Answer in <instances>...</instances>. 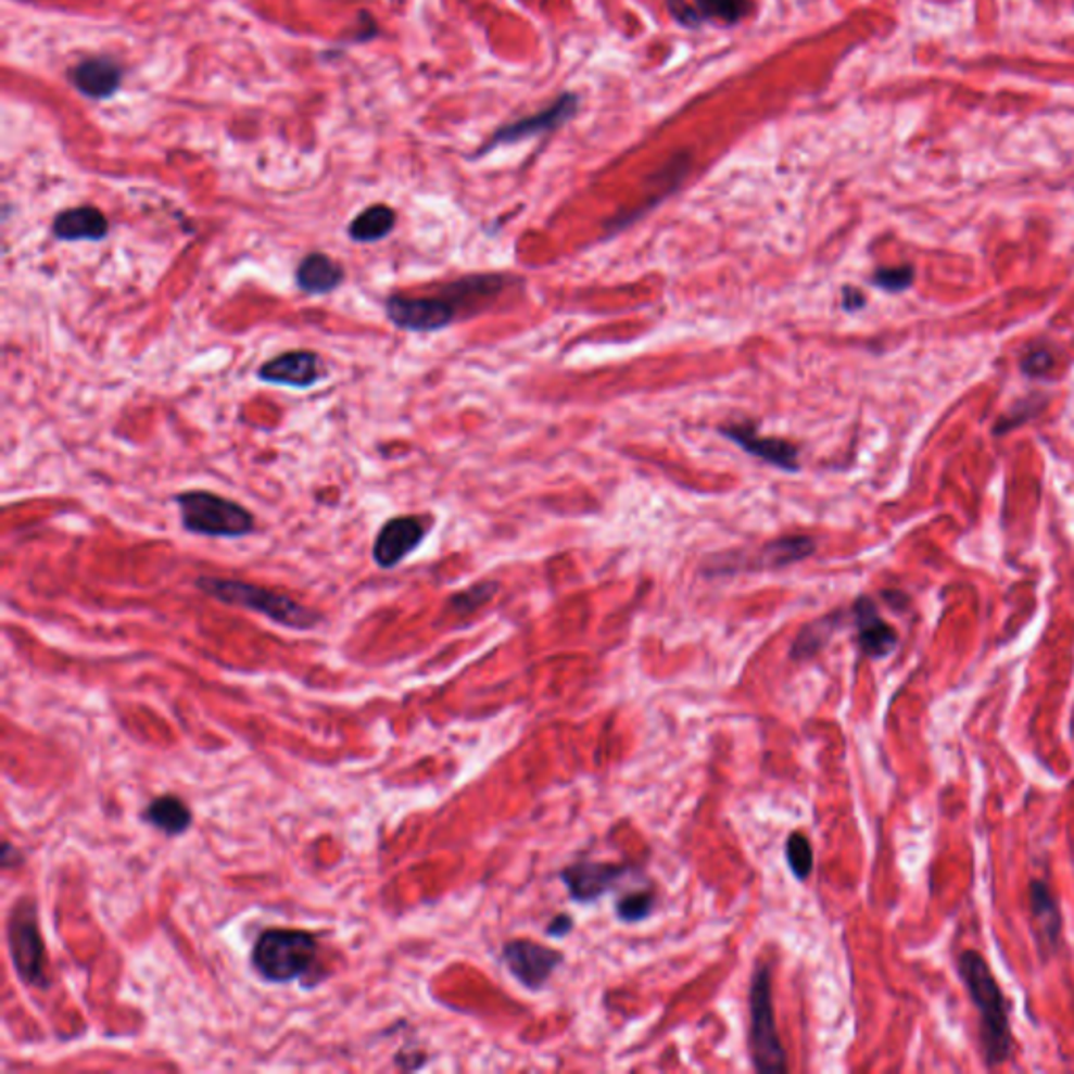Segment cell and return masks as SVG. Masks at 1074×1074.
I'll list each match as a JSON object with an SVG mask.
<instances>
[{
	"mask_svg": "<svg viewBox=\"0 0 1074 1074\" xmlns=\"http://www.w3.org/2000/svg\"><path fill=\"white\" fill-rule=\"evenodd\" d=\"M957 972L968 988L974 1008L978 1010V1044L984 1064L988 1069H999L1013 1053L1008 999L981 952L972 949L961 952L957 957Z\"/></svg>",
	"mask_w": 1074,
	"mask_h": 1074,
	"instance_id": "6da1fadb",
	"label": "cell"
},
{
	"mask_svg": "<svg viewBox=\"0 0 1074 1074\" xmlns=\"http://www.w3.org/2000/svg\"><path fill=\"white\" fill-rule=\"evenodd\" d=\"M195 587L223 605L256 611L290 630H311L321 621V615L315 609H308L305 605L296 603L288 594H281L256 583L202 576L195 580Z\"/></svg>",
	"mask_w": 1074,
	"mask_h": 1074,
	"instance_id": "7a4b0ae2",
	"label": "cell"
},
{
	"mask_svg": "<svg viewBox=\"0 0 1074 1074\" xmlns=\"http://www.w3.org/2000/svg\"><path fill=\"white\" fill-rule=\"evenodd\" d=\"M173 502L179 506L185 531L193 535L236 540L247 538L256 527L247 506L215 492L187 490L175 493Z\"/></svg>",
	"mask_w": 1074,
	"mask_h": 1074,
	"instance_id": "3957f363",
	"label": "cell"
},
{
	"mask_svg": "<svg viewBox=\"0 0 1074 1074\" xmlns=\"http://www.w3.org/2000/svg\"><path fill=\"white\" fill-rule=\"evenodd\" d=\"M317 957V940L303 930H267L258 936L252 963L271 983H290L307 974Z\"/></svg>",
	"mask_w": 1074,
	"mask_h": 1074,
	"instance_id": "277c9868",
	"label": "cell"
},
{
	"mask_svg": "<svg viewBox=\"0 0 1074 1074\" xmlns=\"http://www.w3.org/2000/svg\"><path fill=\"white\" fill-rule=\"evenodd\" d=\"M749 1053L758 1073H787V1056L781 1044L768 968H758L749 988Z\"/></svg>",
	"mask_w": 1074,
	"mask_h": 1074,
	"instance_id": "5b68a950",
	"label": "cell"
},
{
	"mask_svg": "<svg viewBox=\"0 0 1074 1074\" xmlns=\"http://www.w3.org/2000/svg\"><path fill=\"white\" fill-rule=\"evenodd\" d=\"M384 311L389 321L405 332H439L452 326L460 317L456 299L443 288L437 296H407L393 294L387 299Z\"/></svg>",
	"mask_w": 1074,
	"mask_h": 1074,
	"instance_id": "8992f818",
	"label": "cell"
},
{
	"mask_svg": "<svg viewBox=\"0 0 1074 1074\" xmlns=\"http://www.w3.org/2000/svg\"><path fill=\"white\" fill-rule=\"evenodd\" d=\"M9 949L17 974L38 988H47L45 976V945L38 927L36 907L31 902H20L9 920Z\"/></svg>",
	"mask_w": 1074,
	"mask_h": 1074,
	"instance_id": "52a82bcc",
	"label": "cell"
},
{
	"mask_svg": "<svg viewBox=\"0 0 1074 1074\" xmlns=\"http://www.w3.org/2000/svg\"><path fill=\"white\" fill-rule=\"evenodd\" d=\"M814 551L817 544L810 535H785L768 542L751 556L745 553H726L724 558L716 556V563H711V573L783 569L808 558L810 554H814Z\"/></svg>",
	"mask_w": 1074,
	"mask_h": 1074,
	"instance_id": "ba28073f",
	"label": "cell"
},
{
	"mask_svg": "<svg viewBox=\"0 0 1074 1074\" xmlns=\"http://www.w3.org/2000/svg\"><path fill=\"white\" fill-rule=\"evenodd\" d=\"M429 533V527L420 517H395L389 519L380 527L371 556L374 563L380 569H395L407 556L416 553L425 538Z\"/></svg>",
	"mask_w": 1074,
	"mask_h": 1074,
	"instance_id": "9c48e42d",
	"label": "cell"
},
{
	"mask_svg": "<svg viewBox=\"0 0 1074 1074\" xmlns=\"http://www.w3.org/2000/svg\"><path fill=\"white\" fill-rule=\"evenodd\" d=\"M502 955L510 974L529 990H540L563 963V952L533 940H510Z\"/></svg>",
	"mask_w": 1074,
	"mask_h": 1074,
	"instance_id": "30bf717a",
	"label": "cell"
},
{
	"mask_svg": "<svg viewBox=\"0 0 1074 1074\" xmlns=\"http://www.w3.org/2000/svg\"><path fill=\"white\" fill-rule=\"evenodd\" d=\"M632 871L630 864L617 862H598V860H580L560 871V880L567 886L573 900L590 905L605 896L615 884Z\"/></svg>",
	"mask_w": 1074,
	"mask_h": 1074,
	"instance_id": "8fae6325",
	"label": "cell"
},
{
	"mask_svg": "<svg viewBox=\"0 0 1074 1074\" xmlns=\"http://www.w3.org/2000/svg\"><path fill=\"white\" fill-rule=\"evenodd\" d=\"M256 376L261 382L276 387L311 389L319 380H324L326 368H324V359L315 351L296 349V351H286L274 359L265 362L256 371Z\"/></svg>",
	"mask_w": 1074,
	"mask_h": 1074,
	"instance_id": "7c38bea8",
	"label": "cell"
},
{
	"mask_svg": "<svg viewBox=\"0 0 1074 1074\" xmlns=\"http://www.w3.org/2000/svg\"><path fill=\"white\" fill-rule=\"evenodd\" d=\"M580 108V99L578 94L573 92H565L560 94L556 101H554L551 108L533 114V116H527L522 121H517V123L506 124L502 126L500 130L493 132L492 141L490 146L485 148L492 150L495 146H508V143H519V141H525V139H531V137H538V135H546L551 132L554 128L563 126L565 123H569L576 112Z\"/></svg>",
	"mask_w": 1074,
	"mask_h": 1074,
	"instance_id": "4fadbf2b",
	"label": "cell"
},
{
	"mask_svg": "<svg viewBox=\"0 0 1074 1074\" xmlns=\"http://www.w3.org/2000/svg\"><path fill=\"white\" fill-rule=\"evenodd\" d=\"M720 434L733 441L738 450L745 454L767 462L774 468L787 470V472H798L799 450L783 439H772V437H760L756 432L754 425H731V427H720Z\"/></svg>",
	"mask_w": 1074,
	"mask_h": 1074,
	"instance_id": "5bb4252c",
	"label": "cell"
},
{
	"mask_svg": "<svg viewBox=\"0 0 1074 1074\" xmlns=\"http://www.w3.org/2000/svg\"><path fill=\"white\" fill-rule=\"evenodd\" d=\"M1028 902H1031L1033 932L1039 951L1044 952L1045 957H1049L1058 951L1062 940V911L1058 898L1045 882L1035 880L1028 886Z\"/></svg>",
	"mask_w": 1074,
	"mask_h": 1074,
	"instance_id": "9a60e30c",
	"label": "cell"
},
{
	"mask_svg": "<svg viewBox=\"0 0 1074 1074\" xmlns=\"http://www.w3.org/2000/svg\"><path fill=\"white\" fill-rule=\"evenodd\" d=\"M857 623V641L860 650L871 659H884L898 645V634L882 619L875 603L869 596H860L852 607Z\"/></svg>",
	"mask_w": 1074,
	"mask_h": 1074,
	"instance_id": "2e32d148",
	"label": "cell"
},
{
	"mask_svg": "<svg viewBox=\"0 0 1074 1074\" xmlns=\"http://www.w3.org/2000/svg\"><path fill=\"white\" fill-rule=\"evenodd\" d=\"M346 269L326 252H308L301 258L294 271V281L307 296H324L344 283Z\"/></svg>",
	"mask_w": 1074,
	"mask_h": 1074,
	"instance_id": "e0dca14e",
	"label": "cell"
},
{
	"mask_svg": "<svg viewBox=\"0 0 1074 1074\" xmlns=\"http://www.w3.org/2000/svg\"><path fill=\"white\" fill-rule=\"evenodd\" d=\"M51 231L62 242H101L110 233V220L94 206H76L55 216Z\"/></svg>",
	"mask_w": 1074,
	"mask_h": 1074,
	"instance_id": "ac0fdd59",
	"label": "cell"
},
{
	"mask_svg": "<svg viewBox=\"0 0 1074 1074\" xmlns=\"http://www.w3.org/2000/svg\"><path fill=\"white\" fill-rule=\"evenodd\" d=\"M72 80H74L76 89L85 92L87 97L105 99V97L118 91L121 80H123V72H121L118 63H114L108 58H92V60H85V62L76 65V70L72 72Z\"/></svg>",
	"mask_w": 1074,
	"mask_h": 1074,
	"instance_id": "d6986e66",
	"label": "cell"
},
{
	"mask_svg": "<svg viewBox=\"0 0 1074 1074\" xmlns=\"http://www.w3.org/2000/svg\"><path fill=\"white\" fill-rule=\"evenodd\" d=\"M397 223V215L387 204H374L355 216L349 225V238L357 244H374L384 240Z\"/></svg>",
	"mask_w": 1074,
	"mask_h": 1074,
	"instance_id": "ffe728a7",
	"label": "cell"
},
{
	"mask_svg": "<svg viewBox=\"0 0 1074 1074\" xmlns=\"http://www.w3.org/2000/svg\"><path fill=\"white\" fill-rule=\"evenodd\" d=\"M146 821L166 835H179L191 825V810L177 796H160L148 806Z\"/></svg>",
	"mask_w": 1074,
	"mask_h": 1074,
	"instance_id": "44dd1931",
	"label": "cell"
},
{
	"mask_svg": "<svg viewBox=\"0 0 1074 1074\" xmlns=\"http://www.w3.org/2000/svg\"><path fill=\"white\" fill-rule=\"evenodd\" d=\"M837 619H839V615H827L823 619H817V621L804 626L796 643L792 646V657L801 661V659H808L814 653H819L823 646L827 645L829 636L837 628Z\"/></svg>",
	"mask_w": 1074,
	"mask_h": 1074,
	"instance_id": "7402d4cb",
	"label": "cell"
},
{
	"mask_svg": "<svg viewBox=\"0 0 1074 1074\" xmlns=\"http://www.w3.org/2000/svg\"><path fill=\"white\" fill-rule=\"evenodd\" d=\"M749 9V0H697L702 17L722 24H737Z\"/></svg>",
	"mask_w": 1074,
	"mask_h": 1074,
	"instance_id": "603a6c76",
	"label": "cell"
},
{
	"mask_svg": "<svg viewBox=\"0 0 1074 1074\" xmlns=\"http://www.w3.org/2000/svg\"><path fill=\"white\" fill-rule=\"evenodd\" d=\"M785 855H787V862H789V869L794 871V875L801 882L808 880V875L812 873V864H814V855H812V846H810L808 837L804 833H792L787 839V846H785Z\"/></svg>",
	"mask_w": 1074,
	"mask_h": 1074,
	"instance_id": "cb8c5ba5",
	"label": "cell"
},
{
	"mask_svg": "<svg viewBox=\"0 0 1074 1074\" xmlns=\"http://www.w3.org/2000/svg\"><path fill=\"white\" fill-rule=\"evenodd\" d=\"M495 592H497V583L495 582L475 583V585H470L468 590L454 594V596H452V601H450V607H452L456 614H472V611H477L479 607H483L485 603H490Z\"/></svg>",
	"mask_w": 1074,
	"mask_h": 1074,
	"instance_id": "d4e9b609",
	"label": "cell"
},
{
	"mask_svg": "<svg viewBox=\"0 0 1074 1074\" xmlns=\"http://www.w3.org/2000/svg\"><path fill=\"white\" fill-rule=\"evenodd\" d=\"M655 907V894L653 892H632L623 898L617 900V918L626 923H636L643 921L653 913Z\"/></svg>",
	"mask_w": 1074,
	"mask_h": 1074,
	"instance_id": "484cf974",
	"label": "cell"
},
{
	"mask_svg": "<svg viewBox=\"0 0 1074 1074\" xmlns=\"http://www.w3.org/2000/svg\"><path fill=\"white\" fill-rule=\"evenodd\" d=\"M915 281V269L913 265H900V267H880L873 276H871V283L882 288L884 292H890V294H898V292H905L913 286Z\"/></svg>",
	"mask_w": 1074,
	"mask_h": 1074,
	"instance_id": "4316f807",
	"label": "cell"
},
{
	"mask_svg": "<svg viewBox=\"0 0 1074 1074\" xmlns=\"http://www.w3.org/2000/svg\"><path fill=\"white\" fill-rule=\"evenodd\" d=\"M1056 359L1047 349H1033L1024 359H1022V371L1028 376H1045L1049 369L1053 368Z\"/></svg>",
	"mask_w": 1074,
	"mask_h": 1074,
	"instance_id": "83f0119b",
	"label": "cell"
},
{
	"mask_svg": "<svg viewBox=\"0 0 1074 1074\" xmlns=\"http://www.w3.org/2000/svg\"><path fill=\"white\" fill-rule=\"evenodd\" d=\"M668 7L672 11L675 20L682 24V26H688V28H695L699 26L702 22V15L695 7H691L686 0H668Z\"/></svg>",
	"mask_w": 1074,
	"mask_h": 1074,
	"instance_id": "f1b7e54d",
	"label": "cell"
},
{
	"mask_svg": "<svg viewBox=\"0 0 1074 1074\" xmlns=\"http://www.w3.org/2000/svg\"><path fill=\"white\" fill-rule=\"evenodd\" d=\"M571 930H573V918H571V915H567V913H563V915H556V918L548 923L546 934H548L551 938H563V936L571 934Z\"/></svg>",
	"mask_w": 1074,
	"mask_h": 1074,
	"instance_id": "f546056e",
	"label": "cell"
},
{
	"mask_svg": "<svg viewBox=\"0 0 1074 1074\" xmlns=\"http://www.w3.org/2000/svg\"><path fill=\"white\" fill-rule=\"evenodd\" d=\"M867 305V299L864 294L857 290V288H844V294H842V307L844 311H860V308Z\"/></svg>",
	"mask_w": 1074,
	"mask_h": 1074,
	"instance_id": "4dcf8cb0",
	"label": "cell"
}]
</instances>
